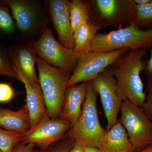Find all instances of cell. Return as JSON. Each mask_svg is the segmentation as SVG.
Returning a JSON list of instances; mask_svg holds the SVG:
<instances>
[{
  "instance_id": "cell-1",
  "label": "cell",
  "mask_w": 152,
  "mask_h": 152,
  "mask_svg": "<svg viewBox=\"0 0 152 152\" xmlns=\"http://www.w3.org/2000/svg\"><path fill=\"white\" fill-rule=\"evenodd\" d=\"M146 49L130 50L123 54L110 66L116 80L117 93L123 102L128 100L142 107L145 100L140 73L144 70L142 58Z\"/></svg>"
},
{
  "instance_id": "cell-2",
  "label": "cell",
  "mask_w": 152,
  "mask_h": 152,
  "mask_svg": "<svg viewBox=\"0 0 152 152\" xmlns=\"http://www.w3.org/2000/svg\"><path fill=\"white\" fill-rule=\"evenodd\" d=\"M98 95L93 88L92 81H90L81 113L68 133V137L74 144L99 148L106 130L99 120L96 105Z\"/></svg>"
},
{
  "instance_id": "cell-3",
  "label": "cell",
  "mask_w": 152,
  "mask_h": 152,
  "mask_svg": "<svg viewBox=\"0 0 152 152\" xmlns=\"http://www.w3.org/2000/svg\"><path fill=\"white\" fill-rule=\"evenodd\" d=\"M36 65L48 115L50 118H60L67 83L72 73L50 65L39 57Z\"/></svg>"
},
{
  "instance_id": "cell-4",
  "label": "cell",
  "mask_w": 152,
  "mask_h": 152,
  "mask_svg": "<svg viewBox=\"0 0 152 152\" xmlns=\"http://www.w3.org/2000/svg\"><path fill=\"white\" fill-rule=\"evenodd\" d=\"M151 47L152 28L142 30L132 23L108 33H98L91 52H109L122 48L148 50Z\"/></svg>"
},
{
  "instance_id": "cell-5",
  "label": "cell",
  "mask_w": 152,
  "mask_h": 152,
  "mask_svg": "<svg viewBox=\"0 0 152 152\" xmlns=\"http://www.w3.org/2000/svg\"><path fill=\"white\" fill-rule=\"evenodd\" d=\"M91 2L94 20L101 28H119L135 24L134 0H93Z\"/></svg>"
},
{
  "instance_id": "cell-6",
  "label": "cell",
  "mask_w": 152,
  "mask_h": 152,
  "mask_svg": "<svg viewBox=\"0 0 152 152\" xmlns=\"http://www.w3.org/2000/svg\"><path fill=\"white\" fill-rule=\"evenodd\" d=\"M119 121L136 151L152 145V122L141 107L125 100L121 106Z\"/></svg>"
},
{
  "instance_id": "cell-7",
  "label": "cell",
  "mask_w": 152,
  "mask_h": 152,
  "mask_svg": "<svg viewBox=\"0 0 152 152\" xmlns=\"http://www.w3.org/2000/svg\"><path fill=\"white\" fill-rule=\"evenodd\" d=\"M32 43L38 56L50 65L71 73L77 65L80 58L74 49L58 42L50 28L44 30L39 39Z\"/></svg>"
},
{
  "instance_id": "cell-8",
  "label": "cell",
  "mask_w": 152,
  "mask_h": 152,
  "mask_svg": "<svg viewBox=\"0 0 152 152\" xmlns=\"http://www.w3.org/2000/svg\"><path fill=\"white\" fill-rule=\"evenodd\" d=\"M129 50L128 48H122L109 52H90L81 56L77 65L68 80L66 88L93 81L121 55Z\"/></svg>"
},
{
  "instance_id": "cell-9",
  "label": "cell",
  "mask_w": 152,
  "mask_h": 152,
  "mask_svg": "<svg viewBox=\"0 0 152 152\" xmlns=\"http://www.w3.org/2000/svg\"><path fill=\"white\" fill-rule=\"evenodd\" d=\"M94 89L99 95L107 121V132L117 121L123 101L117 93V81L110 66L106 68L92 81Z\"/></svg>"
},
{
  "instance_id": "cell-10",
  "label": "cell",
  "mask_w": 152,
  "mask_h": 152,
  "mask_svg": "<svg viewBox=\"0 0 152 152\" xmlns=\"http://www.w3.org/2000/svg\"><path fill=\"white\" fill-rule=\"evenodd\" d=\"M72 126L61 118L44 120L23 135L22 142L32 143L42 150H46L53 144L68 136Z\"/></svg>"
},
{
  "instance_id": "cell-11",
  "label": "cell",
  "mask_w": 152,
  "mask_h": 152,
  "mask_svg": "<svg viewBox=\"0 0 152 152\" xmlns=\"http://www.w3.org/2000/svg\"><path fill=\"white\" fill-rule=\"evenodd\" d=\"M19 29L25 34H31L40 29L41 8L34 1L6 0Z\"/></svg>"
},
{
  "instance_id": "cell-12",
  "label": "cell",
  "mask_w": 152,
  "mask_h": 152,
  "mask_svg": "<svg viewBox=\"0 0 152 152\" xmlns=\"http://www.w3.org/2000/svg\"><path fill=\"white\" fill-rule=\"evenodd\" d=\"M70 1L67 0H50L48 1V8L60 43L67 48L74 49V32L70 17Z\"/></svg>"
},
{
  "instance_id": "cell-13",
  "label": "cell",
  "mask_w": 152,
  "mask_h": 152,
  "mask_svg": "<svg viewBox=\"0 0 152 152\" xmlns=\"http://www.w3.org/2000/svg\"><path fill=\"white\" fill-rule=\"evenodd\" d=\"M13 69L18 75V80L25 86L26 94V105L29 114L31 129H32L42 121L50 118L42 89L39 83H34L22 71L14 67Z\"/></svg>"
},
{
  "instance_id": "cell-14",
  "label": "cell",
  "mask_w": 152,
  "mask_h": 152,
  "mask_svg": "<svg viewBox=\"0 0 152 152\" xmlns=\"http://www.w3.org/2000/svg\"><path fill=\"white\" fill-rule=\"evenodd\" d=\"M8 54L13 67L22 71L34 83H39L35 70L38 56L32 43L11 47Z\"/></svg>"
},
{
  "instance_id": "cell-15",
  "label": "cell",
  "mask_w": 152,
  "mask_h": 152,
  "mask_svg": "<svg viewBox=\"0 0 152 152\" xmlns=\"http://www.w3.org/2000/svg\"><path fill=\"white\" fill-rule=\"evenodd\" d=\"M89 82H83L66 88L60 118L69 123L72 127L75 124L81 113Z\"/></svg>"
},
{
  "instance_id": "cell-16",
  "label": "cell",
  "mask_w": 152,
  "mask_h": 152,
  "mask_svg": "<svg viewBox=\"0 0 152 152\" xmlns=\"http://www.w3.org/2000/svg\"><path fill=\"white\" fill-rule=\"evenodd\" d=\"M100 149L103 152H135V148L119 120L106 132Z\"/></svg>"
},
{
  "instance_id": "cell-17",
  "label": "cell",
  "mask_w": 152,
  "mask_h": 152,
  "mask_svg": "<svg viewBox=\"0 0 152 152\" xmlns=\"http://www.w3.org/2000/svg\"><path fill=\"white\" fill-rule=\"evenodd\" d=\"M0 127L18 134L28 132L31 122L26 104L16 111L0 107Z\"/></svg>"
},
{
  "instance_id": "cell-18",
  "label": "cell",
  "mask_w": 152,
  "mask_h": 152,
  "mask_svg": "<svg viewBox=\"0 0 152 152\" xmlns=\"http://www.w3.org/2000/svg\"><path fill=\"white\" fill-rule=\"evenodd\" d=\"M101 27L96 22L85 23L74 32V50L80 58L91 52L92 44Z\"/></svg>"
},
{
  "instance_id": "cell-19",
  "label": "cell",
  "mask_w": 152,
  "mask_h": 152,
  "mask_svg": "<svg viewBox=\"0 0 152 152\" xmlns=\"http://www.w3.org/2000/svg\"><path fill=\"white\" fill-rule=\"evenodd\" d=\"M69 12L71 24L74 32L85 23L95 22L93 17L91 1H70Z\"/></svg>"
},
{
  "instance_id": "cell-20",
  "label": "cell",
  "mask_w": 152,
  "mask_h": 152,
  "mask_svg": "<svg viewBox=\"0 0 152 152\" xmlns=\"http://www.w3.org/2000/svg\"><path fill=\"white\" fill-rule=\"evenodd\" d=\"M135 22L137 26L142 30L152 28V0L145 4H135Z\"/></svg>"
},
{
  "instance_id": "cell-21",
  "label": "cell",
  "mask_w": 152,
  "mask_h": 152,
  "mask_svg": "<svg viewBox=\"0 0 152 152\" xmlns=\"http://www.w3.org/2000/svg\"><path fill=\"white\" fill-rule=\"evenodd\" d=\"M23 136L0 127V150L12 152L14 147L22 141Z\"/></svg>"
},
{
  "instance_id": "cell-22",
  "label": "cell",
  "mask_w": 152,
  "mask_h": 152,
  "mask_svg": "<svg viewBox=\"0 0 152 152\" xmlns=\"http://www.w3.org/2000/svg\"><path fill=\"white\" fill-rule=\"evenodd\" d=\"M15 29V21L8 6L5 1H0V31L6 34H11Z\"/></svg>"
},
{
  "instance_id": "cell-23",
  "label": "cell",
  "mask_w": 152,
  "mask_h": 152,
  "mask_svg": "<svg viewBox=\"0 0 152 152\" xmlns=\"http://www.w3.org/2000/svg\"><path fill=\"white\" fill-rule=\"evenodd\" d=\"M18 80V75L14 70L8 53L0 48V76Z\"/></svg>"
},
{
  "instance_id": "cell-24",
  "label": "cell",
  "mask_w": 152,
  "mask_h": 152,
  "mask_svg": "<svg viewBox=\"0 0 152 152\" xmlns=\"http://www.w3.org/2000/svg\"><path fill=\"white\" fill-rule=\"evenodd\" d=\"M142 108L152 122V79L148 80L145 100Z\"/></svg>"
},
{
  "instance_id": "cell-25",
  "label": "cell",
  "mask_w": 152,
  "mask_h": 152,
  "mask_svg": "<svg viewBox=\"0 0 152 152\" xmlns=\"http://www.w3.org/2000/svg\"><path fill=\"white\" fill-rule=\"evenodd\" d=\"M15 93L10 84L0 83V102H8L12 99Z\"/></svg>"
},
{
  "instance_id": "cell-26",
  "label": "cell",
  "mask_w": 152,
  "mask_h": 152,
  "mask_svg": "<svg viewBox=\"0 0 152 152\" xmlns=\"http://www.w3.org/2000/svg\"><path fill=\"white\" fill-rule=\"evenodd\" d=\"M36 147L34 144L24 143L20 142L14 147L12 152H38Z\"/></svg>"
},
{
  "instance_id": "cell-27",
  "label": "cell",
  "mask_w": 152,
  "mask_h": 152,
  "mask_svg": "<svg viewBox=\"0 0 152 152\" xmlns=\"http://www.w3.org/2000/svg\"><path fill=\"white\" fill-rule=\"evenodd\" d=\"M151 57L145 63L144 72L148 78V80L152 79V49L150 50Z\"/></svg>"
},
{
  "instance_id": "cell-28",
  "label": "cell",
  "mask_w": 152,
  "mask_h": 152,
  "mask_svg": "<svg viewBox=\"0 0 152 152\" xmlns=\"http://www.w3.org/2000/svg\"><path fill=\"white\" fill-rule=\"evenodd\" d=\"M85 147L80 144H74L68 152H85Z\"/></svg>"
},
{
  "instance_id": "cell-29",
  "label": "cell",
  "mask_w": 152,
  "mask_h": 152,
  "mask_svg": "<svg viewBox=\"0 0 152 152\" xmlns=\"http://www.w3.org/2000/svg\"><path fill=\"white\" fill-rule=\"evenodd\" d=\"M85 152H103L99 148L96 147H86Z\"/></svg>"
},
{
  "instance_id": "cell-30",
  "label": "cell",
  "mask_w": 152,
  "mask_h": 152,
  "mask_svg": "<svg viewBox=\"0 0 152 152\" xmlns=\"http://www.w3.org/2000/svg\"><path fill=\"white\" fill-rule=\"evenodd\" d=\"M70 149H69L67 147L63 145L57 148L56 149L50 152H68Z\"/></svg>"
},
{
  "instance_id": "cell-31",
  "label": "cell",
  "mask_w": 152,
  "mask_h": 152,
  "mask_svg": "<svg viewBox=\"0 0 152 152\" xmlns=\"http://www.w3.org/2000/svg\"><path fill=\"white\" fill-rule=\"evenodd\" d=\"M135 152H152V145L145 148L140 151H137Z\"/></svg>"
},
{
  "instance_id": "cell-32",
  "label": "cell",
  "mask_w": 152,
  "mask_h": 152,
  "mask_svg": "<svg viewBox=\"0 0 152 152\" xmlns=\"http://www.w3.org/2000/svg\"><path fill=\"white\" fill-rule=\"evenodd\" d=\"M0 152H3L2 151H1V150H0Z\"/></svg>"
}]
</instances>
